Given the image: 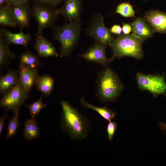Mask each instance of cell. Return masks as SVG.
<instances>
[{
  "mask_svg": "<svg viewBox=\"0 0 166 166\" xmlns=\"http://www.w3.org/2000/svg\"><path fill=\"white\" fill-rule=\"evenodd\" d=\"M61 127L72 139L82 140L90 130V122L86 117L67 101L61 100Z\"/></svg>",
  "mask_w": 166,
  "mask_h": 166,
  "instance_id": "obj_1",
  "label": "cell"
},
{
  "mask_svg": "<svg viewBox=\"0 0 166 166\" xmlns=\"http://www.w3.org/2000/svg\"><path fill=\"white\" fill-rule=\"evenodd\" d=\"M53 38L60 44V56H69L72 52L80 36L81 21L80 18L52 28Z\"/></svg>",
  "mask_w": 166,
  "mask_h": 166,
  "instance_id": "obj_2",
  "label": "cell"
},
{
  "mask_svg": "<svg viewBox=\"0 0 166 166\" xmlns=\"http://www.w3.org/2000/svg\"><path fill=\"white\" fill-rule=\"evenodd\" d=\"M144 41L132 34L121 33L114 38L110 46L113 52L112 58L129 56L137 59H142L144 55L142 49Z\"/></svg>",
  "mask_w": 166,
  "mask_h": 166,
  "instance_id": "obj_3",
  "label": "cell"
},
{
  "mask_svg": "<svg viewBox=\"0 0 166 166\" xmlns=\"http://www.w3.org/2000/svg\"><path fill=\"white\" fill-rule=\"evenodd\" d=\"M105 68L98 79L97 96L102 101H114L120 94L123 85L114 71L109 67Z\"/></svg>",
  "mask_w": 166,
  "mask_h": 166,
  "instance_id": "obj_4",
  "label": "cell"
},
{
  "mask_svg": "<svg viewBox=\"0 0 166 166\" xmlns=\"http://www.w3.org/2000/svg\"><path fill=\"white\" fill-rule=\"evenodd\" d=\"M32 16L36 21L38 26L37 33L41 34L48 27L52 28L60 14L59 9L56 6L34 3L31 7Z\"/></svg>",
  "mask_w": 166,
  "mask_h": 166,
  "instance_id": "obj_5",
  "label": "cell"
},
{
  "mask_svg": "<svg viewBox=\"0 0 166 166\" xmlns=\"http://www.w3.org/2000/svg\"><path fill=\"white\" fill-rule=\"evenodd\" d=\"M136 80L139 89L150 92L154 98L162 95L166 96V82L164 75L144 74L137 73Z\"/></svg>",
  "mask_w": 166,
  "mask_h": 166,
  "instance_id": "obj_6",
  "label": "cell"
},
{
  "mask_svg": "<svg viewBox=\"0 0 166 166\" xmlns=\"http://www.w3.org/2000/svg\"><path fill=\"white\" fill-rule=\"evenodd\" d=\"M86 34L107 46H111L115 38L109 28L105 25L103 16L100 14L94 16L87 28Z\"/></svg>",
  "mask_w": 166,
  "mask_h": 166,
  "instance_id": "obj_7",
  "label": "cell"
},
{
  "mask_svg": "<svg viewBox=\"0 0 166 166\" xmlns=\"http://www.w3.org/2000/svg\"><path fill=\"white\" fill-rule=\"evenodd\" d=\"M4 95L0 100V107L12 112L14 114L19 111L24 102L29 98L28 92L19 79L17 85Z\"/></svg>",
  "mask_w": 166,
  "mask_h": 166,
  "instance_id": "obj_8",
  "label": "cell"
},
{
  "mask_svg": "<svg viewBox=\"0 0 166 166\" xmlns=\"http://www.w3.org/2000/svg\"><path fill=\"white\" fill-rule=\"evenodd\" d=\"M107 46L102 43L96 42L86 52L78 56L86 61L96 63L105 68L113 60L112 58H108L106 57Z\"/></svg>",
  "mask_w": 166,
  "mask_h": 166,
  "instance_id": "obj_9",
  "label": "cell"
},
{
  "mask_svg": "<svg viewBox=\"0 0 166 166\" xmlns=\"http://www.w3.org/2000/svg\"><path fill=\"white\" fill-rule=\"evenodd\" d=\"M9 6L17 26L20 28L21 30L27 29L32 16L30 3Z\"/></svg>",
  "mask_w": 166,
  "mask_h": 166,
  "instance_id": "obj_10",
  "label": "cell"
},
{
  "mask_svg": "<svg viewBox=\"0 0 166 166\" xmlns=\"http://www.w3.org/2000/svg\"><path fill=\"white\" fill-rule=\"evenodd\" d=\"M59 9L60 14L65 20L70 22L79 18L82 11V0H64Z\"/></svg>",
  "mask_w": 166,
  "mask_h": 166,
  "instance_id": "obj_11",
  "label": "cell"
},
{
  "mask_svg": "<svg viewBox=\"0 0 166 166\" xmlns=\"http://www.w3.org/2000/svg\"><path fill=\"white\" fill-rule=\"evenodd\" d=\"M144 18L155 32L166 33V13L156 9L146 11Z\"/></svg>",
  "mask_w": 166,
  "mask_h": 166,
  "instance_id": "obj_12",
  "label": "cell"
},
{
  "mask_svg": "<svg viewBox=\"0 0 166 166\" xmlns=\"http://www.w3.org/2000/svg\"><path fill=\"white\" fill-rule=\"evenodd\" d=\"M36 39L34 46L37 55L42 57H57L58 54L53 44L42 34H35Z\"/></svg>",
  "mask_w": 166,
  "mask_h": 166,
  "instance_id": "obj_13",
  "label": "cell"
},
{
  "mask_svg": "<svg viewBox=\"0 0 166 166\" xmlns=\"http://www.w3.org/2000/svg\"><path fill=\"white\" fill-rule=\"evenodd\" d=\"M0 33L2 34L8 45L13 44L22 45L27 49L28 43L32 40L30 34H25L22 30L18 33H14L2 27Z\"/></svg>",
  "mask_w": 166,
  "mask_h": 166,
  "instance_id": "obj_14",
  "label": "cell"
},
{
  "mask_svg": "<svg viewBox=\"0 0 166 166\" xmlns=\"http://www.w3.org/2000/svg\"><path fill=\"white\" fill-rule=\"evenodd\" d=\"M133 36L143 40L152 38L155 33L152 28L140 17L131 24Z\"/></svg>",
  "mask_w": 166,
  "mask_h": 166,
  "instance_id": "obj_15",
  "label": "cell"
},
{
  "mask_svg": "<svg viewBox=\"0 0 166 166\" xmlns=\"http://www.w3.org/2000/svg\"><path fill=\"white\" fill-rule=\"evenodd\" d=\"M19 67V79L26 91L30 93L35 85L38 76L37 68Z\"/></svg>",
  "mask_w": 166,
  "mask_h": 166,
  "instance_id": "obj_16",
  "label": "cell"
},
{
  "mask_svg": "<svg viewBox=\"0 0 166 166\" xmlns=\"http://www.w3.org/2000/svg\"><path fill=\"white\" fill-rule=\"evenodd\" d=\"M19 70H10L1 76L0 93L4 94L10 91L18 84L19 80Z\"/></svg>",
  "mask_w": 166,
  "mask_h": 166,
  "instance_id": "obj_17",
  "label": "cell"
},
{
  "mask_svg": "<svg viewBox=\"0 0 166 166\" xmlns=\"http://www.w3.org/2000/svg\"><path fill=\"white\" fill-rule=\"evenodd\" d=\"M4 37L0 33V68L2 69L15 57L14 53L9 49Z\"/></svg>",
  "mask_w": 166,
  "mask_h": 166,
  "instance_id": "obj_18",
  "label": "cell"
},
{
  "mask_svg": "<svg viewBox=\"0 0 166 166\" xmlns=\"http://www.w3.org/2000/svg\"><path fill=\"white\" fill-rule=\"evenodd\" d=\"M54 83L53 78L49 75H45L38 76L35 85L42 95L46 96L50 95L53 91Z\"/></svg>",
  "mask_w": 166,
  "mask_h": 166,
  "instance_id": "obj_19",
  "label": "cell"
},
{
  "mask_svg": "<svg viewBox=\"0 0 166 166\" xmlns=\"http://www.w3.org/2000/svg\"><path fill=\"white\" fill-rule=\"evenodd\" d=\"M81 106L86 109H89L97 113L102 117L109 121H111L116 115V113L111 110L106 106L99 107L94 105L87 102L82 97L80 100Z\"/></svg>",
  "mask_w": 166,
  "mask_h": 166,
  "instance_id": "obj_20",
  "label": "cell"
},
{
  "mask_svg": "<svg viewBox=\"0 0 166 166\" xmlns=\"http://www.w3.org/2000/svg\"><path fill=\"white\" fill-rule=\"evenodd\" d=\"M40 135V130L36 118L26 120L23 132L24 137L29 141L38 137Z\"/></svg>",
  "mask_w": 166,
  "mask_h": 166,
  "instance_id": "obj_21",
  "label": "cell"
},
{
  "mask_svg": "<svg viewBox=\"0 0 166 166\" xmlns=\"http://www.w3.org/2000/svg\"><path fill=\"white\" fill-rule=\"evenodd\" d=\"M38 56L27 50L22 53L19 57V67L37 68L41 66V64Z\"/></svg>",
  "mask_w": 166,
  "mask_h": 166,
  "instance_id": "obj_22",
  "label": "cell"
},
{
  "mask_svg": "<svg viewBox=\"0 0 166 166\" xmlns=\"http://www.w3.org/2000/svg\"><path fill=\"white\" fill-rule=\"evenodd\" d=\"M0 25L2 27H17L10 6L7 4L0 6Z\"/></svg>",
  "mask_w": 166,
  "mask_h": 166,
  "instance_id": "obj_23",
  "label": "cell"
},
{
  "mask_svg": "<svg viewBox=\"0 0 166 166\" xmlns=\"http://www.w3.org/2000/svg\"><path fill=\"white\" fill-rule=\"evenodd\" d=\"M19 111L14 114V117L9 119L7 125V132L6 136L7 139L12 138L16 133L21 123L19 119Z\"/></svg>",
  "mask_w": 166,
  "mask_h": 166,
  "instance_id": "obj_24",
  "label": "cell"
},
{
  "mask_svg": "<svg viewBox=\"0 0 166 166\" xmlns=\"http://www.w3.org/2000/svg\"><path fill=\"white\" fill-rule=\"evenodd\" d=\"M115 13L125 17H135V12L131 5L128 2L119 4L117 7Z\"/></svg>",
  "mask_w": 166,
  "mask_h": 166,
  "instance_id": "obj_25",
  "label": "cell"
},
{
  "mask_svg": "<svg viewBox=\"0 0 166 166\" xmlns=\"http://www.w3.org/2000/svg\"><path fill=\"white\" fill-rule=\"evenodd\" d=\"M43 95H42L40 98L30 105H27L26 106L29 110V114L31 118H36L41 110L46 107V105L42 101Z\"/></svg>",
  "mask_w": 166,
  "mask_h": 166,
  "instance_id": "obj_26",
  "label": "cell"
},
{
  "mask_svg": "<svg viewBox=\"0 0 166 166\" xmlns=\"http://www.w3.org/2000/svg\"><path fill=\"white\" fill-rule=\"evenodd\" d=\"M107 125L106 131L108 138L109 141H111L117 129V124L114 121H109Z\"/></svg>",
  "mask_w": 166,
  "mask_h": 166,
  "instance_id": "obj_27",
  "label": "cell"
},
{
  "mask_svg": "<svg viewBox=\"0 0 166 166\" xmlns=\"http://www.w3.org/2000/svg\"><path fill=\"white\" fill-rule=\"evenodd\" d=\"M64 0H32L33 3H42L56 6Z\"/></svg>",
  "mask_w": 166,
  "mask_h": 166,
  "instance_id": "obj_28",
  "label": "cell"
},
{
  "mask_svg": "<svg viewBox=\"0 0 166 166\" xmlns=\"http://www.w3.org/2000/svg\"><path fill=\"white\" fill-rule=\"evenodd\" d=\"M32 0H7L6 4L9 6L22 5L29 3Z\"/></svg>",
  "mask_w": 166,
  "mask_h": 166,
  "instance_id": "obj_29",
  "label": "cell"
},
{
  "mask_svg": "<svg viewBox=\"0 0 166 166\" xmlns=\"http://www.w3.org/2000/svg\"><path fill=\"white\" fill-rule=\"evenodd\" d=\"M109 29L112 34L117 35L121 34L122 31V28L119 25H114Z\"/></svg>",
  "mask_w": 166,
  "mask_h": 166,
  "instance_id": "obj_30",
  "label": "cell"
},
{
  "mask_svg": "<svg viewBox=\"0 0 166 166\" xmlns=\"http://www.w3.org/2000/svg\"><path fill=\"white\" fill-rule=\"evenodd\" d=\"M132 30V27L131 25L128 23H122V30L123 34L126 35L129 34Z\"/></svg>",
  "mask_w": 166,
  "mask_h": 166,
  "instance_id": "obj_31",
  "label": "cell"
},
{
  "mask_svg": "<svg viewBox=\"0 0 166 166\" xmlns=\"http://www.w3.org/2000/svg\"><path fill=\"white\" fill-rule=\"evenodd\" d=\"M6 113H5L0 118V135H2V132L5 125V121L6 117Z\"/></svg>",
  "mask_w": 166,
  "mask_h": 166,
  "instance_id": "obj_32",
  "label": "cell"
},
{
  "mask_svg": "<svg viewBox=\"0 0 166 166\" xmlns=\"http://www.w3.org/2000/svg\"><path fill=\"white\" fill-rule=\"evenodd\" d=\"M159 124L160 128L166 132V123L159 122Z\"/></svg>",
  "mask_w": 166,
  "mask_h": 166,
  "instance_id": "obj_33",
  "label": "cell"
},
{
  "mask_svg": "<svg viewBox=\"0 0 166 166\" xmlns=\"http://www.w3.org/2000/svg\"><path fill=\"white\" fill-rule=\"evenodd\" d=\"M6 2L7 0H0V6L7 4Z\"/></svg>",
  "mask_w": 166,
  "mask_h": 166,
  "instance_id": "obj_34",
  "label": "cell"
},
{
  "mask_svg": "<svg viewBox=\"0 0 166 166\" xmlns=\"http://www.w3.org/2000/svg\"><path fill=\"white\" fill-rule=\"evenodd\" d=\"M143 0V1H146V0Z\"/></svg>",
  "mask_w": 166,
  "mask_h": 166,
  "instance_id": "obj_35",
  "label": "cell"
}]
</instances>
